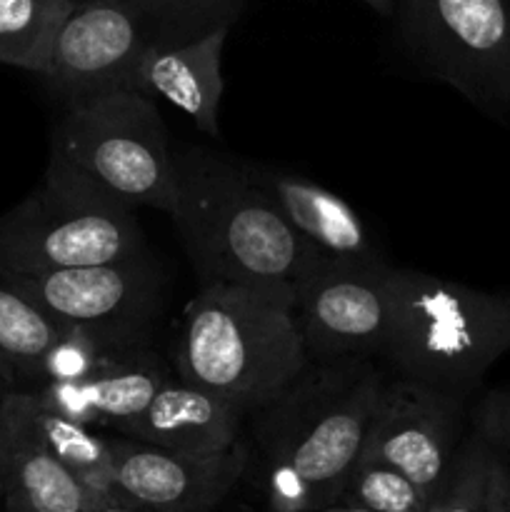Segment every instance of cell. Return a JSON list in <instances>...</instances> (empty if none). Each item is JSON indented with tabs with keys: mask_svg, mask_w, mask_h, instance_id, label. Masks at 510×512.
I'll return each mask as SVG.
<instances>
[{
	"mask_svg": "<svg viewBox=\"0 0 510 512\" xmlns=\"http://www.w3.org/2000/svg\"><path fill=\"white\" fill-rule=\"evenodd\" d=\"M463 403L413 380L385 383L358 460L390 465L438 498L460 448Z\"/></svg>",
	"mask_w": 510,
	"mask_h": 512,
	"instance_id": "obj_11",
	"label": "cell"
},
{
	"mask_svg": "<svg viewBox=\"0 0 510 512\" xmlns=\"http://www.w3.org/2000/svg\"><path fill=\"white\" fill-rule=\"evenodd\" d=\"M30 390L53 413L75 420V423L90 425V428H100L98 413H95L88 388H85V380H50V383Z\"/></svg>",
	"mask_w": 510,
	"mask_h": 512,
	"instance_id": "obj_24",
	"label": "cell"
},
{
	"mask_svg": "<svg viewBox=\"0 0 510 512\" xmlns=\"http://www.w3.org/2000/svg\"><path fill=\"white\" fill-rule=\"evenodd\" d=\"M393 18L420 70L510 128V0H395Z\"/></svg>",
	"mask_w": 510,
	"mask_h": 512,
	"instance_id": "obj_8",
	"label": "cell"
},
{
	"mask_svg": "<svg viewBox=\"0 0 510 512\" xmlns=\"http://www.w3.org/2000/svg\"><path fill=\"white\" fill-rule=\"evenodd\" d=\"M63 105L48 163L130 208L145 205L170 215L175 155L155 100L133 88H110Z\"/></svg>",
	"mask_w": 510,
	"mask_h": 512,
	"instance_id": "obj_6",
	"label": "cell"
},
{
	"mask_svg": "<svg viewBox=\"0 0 510 512\" xmlns=\"http://www.w3.org/2000/svg\"><path fill=\"white\" fill-rule=\"evenodd\" d=\"M488 512H510V463L508 455L498 450L490 470L488 488Z\"/></svg>",
	"mask_w": 510,
	"mask_h": 512,
	"instance_id": "obj_26",
	"label": "cell"
},
{
	"mask_svg": "<svg viewBox=\"0 0 510 512\" xmlns=\"http://www.w3.org/2000/svg\"><path fill=\"white\" fill-rule=\"evenodd\" d=\"M245 420L248 413L240 405L175 375L138 418L115 433L175 453L213 455L240 443Z\"/></svg>",
	"mask_w": 510,
	"mask_h": 512,
	"instance_id": "obj_13",
	"label": "cell"
},
{
	"mask_svg": "<svg viewBox=\"0 0 510 512\" xmlns=\"http://www.w3.org/2000/svg\"><path fill=\"white\" fill-rule=\"evenodd\" d=\"M63 328L0 280V383L18 390L38 388L45 350Z\"/></svg>",
	"mask_w": 510,
	"mask_h": 512,
	"instance_id": "obj_19",
	"label": "cell"
},
{
	"mask_svg": "<svg viewBox=\"0 0 510 512\" xmlns=\"http://www.w3.org/2000/svg\"><path fill=\"white\" fill-rule=\"evenodd\" d=\"M170 220L200 285H250L295 300L323 260L295 233L248 163L203 148L175 155Z\"/></svg>",
	"mask_w": 510,
	"mask_h": 512,
	"instance_id": "obj_1",
	"label": "cell"
},
{
	"mask_svg": "<svg viewBox=\"0 0 510 512\" xmlns=\"http://www.w3.org/2000/svg\"><path fill=\"white\" fill-rule=\"evenodd\" d=\"M385 263L320 260L295 298V320L310 365L370 360L385 348L390 290Z\"/></svg>",
	"mask_w": 510,
	"mask_h": 512,
	"instance_id": "obj_9",
	"label": "cell"
},
{
	"mask_svg": "<svg viewBox=\"0 0 510 512\" xmlns=\"http://www.w3.org/2000/svg\"><path fill=\"white\" fill-rule=\"evenodd\" d=\"M338 503L360 505L375 512H428L435 498L390 465L358 460L345 480Z\"/></svg>",
	"mask_w": 510,
	"mask_h": 512,
	"instance_id": "obj_22",
	"label": "cell"
},
{
	"mask_svg": "<svg viewBox=\"0 0 510 512\" xmlns=\"http://www.w3.org/2000/svg\"><path fill=\"white\" fill-rule=\"evenodd\" d=\"M3 410L28 435H33L50 455L78 475L80 483L93 495L95 505L115 498L113 468H110V443L95 433V428L63 418L45 408L33 390L8 388Z\"/></svg>",
	"mask_w": 510,
	"mask_h": 512,
	"instance_id": "obj_17",
	"label": "cell"
},
{
	"mask_svg": "<svg viewBox=\"0 0 510 512\" xmlns=\"http://www.w3.org/2000/svg\"><path fill=\"white\" fill-rule=\"evenodd\" d=\"M83 512H150V510L138 508V505L123 503V500H105V503L90 505V508H85Z\"/></svg>",
	"mask_w": 510,
	"mask_h": 512,
	"instance_id": "obj_27",
	"label": "cell"
},
{
	"mask_svg": "<svg viewBox=\"0 0 510 512\" xmlns=\"http://www.w3.org/2000/svg\"><path fill=\"white\" fill-rule=\"evenodd\" d=\"M383 385L370 360L308 365L290 388L250 415L275 512L338 503Z\"/></svg>",
	"mask_w": 510,
	"mask_h": 512,
	"instance_id": "obj_2",
	"label": "cell"
},
{
	"mask_svg": "<svg viewBox=\"0 0 510 512\" xmlns=\"http://www.w3.org/2000/svg\"><path fill=\"white\" fill-rule=\"evenodd\" d=\"M8 393V385L0 383V460H3V438H5V423H3V400Z\"/></svg>",
	"mask_w": 510,
	"mask_h": 512,
	"instance_id": "obj_30",
	"label": "cell"
},
{
	"mask_svg": "<svg viewBox=\"0 0 510 512\" xmlns=\"http://www.w3.org/2000/svg\"><path fill=\"white\" fill-rule=\"evenodd\" d=\"M313 512H375L368 508H360V505H348V503H333V505H325V508L313 510Z\"/></svg>",
	"mask_w": 510,
	"mask_h": 512,
	"instance_id": "obj_29",
	"label": "cell"
},
{
	"mask_svg": "<svg viewBox=\"0 0 510 512\" xmlns=\"http://www.w3.org/2000/svg\"><path fill=\"white\" fill-rule=\"evenodd\" d=\"M10 290L60 325H98L150 338L160 310V275L148 255L43 275H5Z\"/></svg>",
	"mask_w": 510,
	"mask_h": 512,
	"instance_id": "obj_10",
	"label": "cell"
},
{
	"mask_svg": "<svg viewBox=\"0 0 510 512\" xmlns=\"http://www.w3.org/2000/svg\"><path fill=\"white\" fill-rule=\"evenodd\" d=\"M145 255L135 208L48 163L43 183L0 215V278Z\"/></svg>",
	"mask_w": 510,
	"mask_h": 512,
	"instance_id": "obj_7",
	"label": "cell"
},
{
	"mask_svg": "<svg viewBox=\"0 0 510 512\" xmlns=\"http://www.w3.org/2000/svg\"><path fill=\"white\" fill-rule=\"evenodd\" d=\"M175 373L250 415L278 398L308 368L285 293L235 283L200 285L173 343Z\"/></svg>",
	"mask_w": 510,
	"mask_h": 512,
	"instance_id": "obj_3",
	"label": "cell"
},
{
	"mask_svg": "<svg viewBox=\"0 0 510 512\" xmlns=\"http://www.w3.org/2000/svg\"><path fill=\"white\" fill-rule=\"evenodd\" d=\"M473 430L510 458V390H490L478 400Z\"/></svg>",
	"mask_w": 510,
	"mask_h": 512,
	"instance_id": "obj_25",
	"label": "cell"
},
{
	"mask_svg": "<svg viewBox=\"0 0 510 512\" xmlns=\"http://www.w3.org/2000/svg\"><path fill=\"white\" fill-rule=\"evenodd\" d=\"M148 340L98 325H65L55 343L45 350L40 385L50 380H88L105 355L113 350L143 345Z\"/></svg>",
	"mask_w": 510,
	"mask_h": 512,
	"instance_id": "obj_21",
	"label": "cell"
},
{
	"mask_svg": "<svg viewBox=\"0 0 510 512\" xmlns=\"http://www.w3.org/2000/svg\"><path fill=\"white\" fill-rule=\"evenodd\" d=\"M390 328L383 358L398 378L465 400L510 350V295L388 270Z\"/></svg>",
	"mask_w": 510,
	"mask_h": 512,
	"instance_id": "obj_4",
	"label": "cell"
},
{
	"mask_svg": "<svg viewBox=\"0 0 510 512\" xmlns=\"http://www.w3.org/2000/svg\"><path fill=\"white\" fill-rule=\"evenodd\" d=\"M0 495L8 512H83L95 505L78 475L50 455L3 410Z\"/></svg>",
	"mask_w": 510,
	"mask_h": 512,
	"instance_id": "obj_16",
	"label": "cell"
},
{
	"mask_svg": "<svg viewBox=\"0 0 510 512\" xmlns=\"http://www.w3.org/2000/svg\"><path fill=\"white\" fill-rule=\"evenodd\" d=\"M363 3L373 8L378 15H383V18H393L395 0H363Z\"/></svg>",
	"mask_w": 510,
	"mask_h": 512,
	"instance_id": "obj_28",
	"label": "cell"
},
{
	"mask_svg": "<svg viewBox=\"0 0 510 512\" xmlns=\"http://www.w3.org/2000/svg\"><path fill=\"white\" fill-rule=\"evenodd\" d=\"M110 443L115 498L150 512H213L250 465L238 443L213 455H190L115 435Z\"/></svg>",
	"mask_w": 510,
	"mask_h": 512,
	"instance_id": "obj_12",
	"label": "cell"
},
{
	"mask_svg": "<svg viewBox=\"0 0 510 512\" xmlns=\"http://www.w3.org/2000/svg\"><path fill=\"white\" fill-rule=\"evenodd\" d=\"M170 380L168 370L143 345L113 350L85 380L100 425L120 430L138 418Z\"/></svg>",
	"mask_w": 510,
	"mask_h": 512,
	"instance_id": "obj_18",
	"label": "cell"
},
{
	"mask_svg": "<svg viewBox=\"0 0 510 512\" xmlns=\"http://www.w3.org/2000/svg\"><path fill=\"white\" fill-rule=\"evenodd\" d=\"M495 455L498 450L473 430L460 443L448 480L428 512H488L490 470Z\"/></svg>",
	"mask_w": 510,
	"mask_h": 512,
	"instance_id": "obj_23",
	"label": "cell"
},
{
	"mask_svg": "<svg viewBox=\"0 0 510 512\" xmlns=\"http://www.w3.org/2000/svg\"><path fill=\"white\" fill-rule=\"evenodd\" d=\"M73 0H0V63L45 78Z\"/></svg>",
	"mask_w": 510,
	"mask_h": 512,
	"instance_id": "obj_20",
	"label": "cell"
},
{
	"mask_svg": "<svg viewBox=\"0 0 510 512\" xmlns=\"http://www.w3.org/2000/svg\"><path fill=\"white\" fill-rule=\"evenodd\" d=\"M248 0H73L50 55L45 83L60 103L130 88L150 53L235 25Z\"/></svg>",
	"mask_w": 510,
	"mask_h": 512,
	"instance_id": "obj_5",
	"label": "cell"
},
{
	"mask_svg": "<svg viewBox=\"0 0 510 512\" xmlns=\"http://www.w3.org/2000/svg\"><path fill=\"white\" fill-rule=\"evenodd\" d=\"M233 25H220L188 43L150 53L133 73L130 88L168 100L205 135H220L223 48Z\"/></svg>",
	"mask_w": 510,
	"mask_h": 512,
	"instance_id": "obj_15",
	"label": "cell"
},
{
	"mask_svg": "<svg viewBox=\"0 0 510 512\" xmlns=\"http://www.w3.org/2000/svg\"><path fill=\"white\" fill-rule=\"evenodd\" d=\"M250 173L320 258L335 263H383L358 210L338 193L283 170L250 165Z\"/></svg>",
	"mask_w": 510,
	"mask_h": 512,
	"instance_id": "obj_14",
	"label": "cell"
}]
</instances>
